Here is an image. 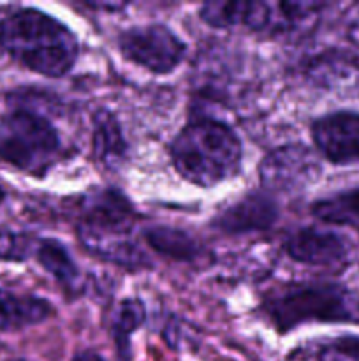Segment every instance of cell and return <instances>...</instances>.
I'll return each instance as SVG.
<instances>
[{"label": "cell", "mask_w": 359, "mask_h": 361, "mask_svg": "<svg viewBox=\"0 0 359 361\" xmlns=\"http://www.w3.org/2000/svg\"><path fill=\"white\" fill-rule=\"evenodd\" d=\"M312 140L333 164H355L359 162V113L338 111L315 120Z\"/></svg>", "instance_id": "cell-7"}, {"label": "cell", "mask_w": 359, "mask_h": 361, "mask_svg": "<svg viewBox=\"0 0 359 361\" xmlns=\"http://www.w3.org/2000/svg\"><path fill=\"white\" fill-rule=\"evenodd\" d=\"M171 161L180 176L197 187H215L238 175L243 147L234 130L215 118H196L172 140Z\"/></svg>", "instance_id": "cell-2"}, {"label": "cell", "mask_w": 359, "mask_h": 361, "mask_svg": "<svg viewBox=\"0 0 359 361\" xmlns=\"http://www.w3.org/2000/svg\"><path fill=\"white\" fill-rule=\"evenodd\" d=\"M320 361H359V337H340L320 351Z\"/></svg>", "instance_id": "cell-20"}, {"label": "cell", "mask_w": 359, "mask_h": 361, "mask_svg": "<svg viewBox=\"0 0 359 361\" xmlns=\"http://www.w3.org/2000/svg\"><path fill=\"white\" fill-rule=\"evenodd\" d=\"M312 214L326 224L359 228V187L317 201L312 207Z\"/></svg>", "instance_id": "cell-16"}, {"label": "cell", "mask_w": 359, "mask_h": 361, "mask_svg": "<svg viewBox=\"0 0 359 361\" xmlns=\"http://www.w3.org/2000/svg\"><path fill=\"white\" fill-rule=\"evenodd\" d=\"M278 219V204L264 192H252L213 219V228L227 235L264 231Z\"/></svg>", "instance_id": "cell-10"}, {"label": "cell", "mask_w": 359, "mask_h": 361, "mask_svg": "<svg viewBox=\"0 0 359 361\" xmlns=\"http://www.w3.org/2000/svg\"><path fill=\"white\" fill-rule=\"evenodd\" d=\"M73 361H106V360L102 358L97 351H83V353H77Z\"/></svg>", "instance_id": "cell-22"}, {"label": "cell", "mask_w": 359, "mask_h": 361, "mask_svg": "<svg viewBox=\"0 0 359 361\" xmlns=\"http://www.w3.org/2000/svg\"><path fill=\"white\" fill-rule=\"evenodd\" d=\"M77 238L81 245L94 256L108 261L111 264H118L122 268H150L151 261L141 247L134 242L130 231H111V229H97L92 226H77Z\"/></svg>", "instance_id": "cell-8"}, {"label": "cell", "mask_w": 359, "mask_h": 361, "mask_svg": "<svg viewBox=\"0 0 359 361\" xmlns=\"http://www.w3.org/2000/svg\"><path fill=\"white\" fill-rule=\"evenodd\" d=\"M285 250L294 261L310 267H334L345 261L348 247L340 235L327 229L303 228L289 236Z\"/></svg>", "instance_id": "cell-9"}, {"label": "cell", "mask_w": 359, "mask_h": 361, "mask_svg": "<svg viewBox=\"0 0 359 361\" xmlns=\"http://www.w3.org/2000/svg\"><path fill=\"white\" fill-rule=\"evenodd\" d=\"M60 154V136L41 113L18 108L0 118V161L42 176Z\"/></svg>", "instance_id": "cell-4"}, {"label": "cell", "mask_w": 359, "mask_h": 361, "mask_svg": "<svg viewBox=\"0 0 359 361\" xmlns=\"http://www.w3.org/2000/svg\"><path fill=\"white\" fill-rule=\"evenodd\" d=\"M134 217L136 212L125 194L111 187L92 190L81 200V224L97 229L130 231Z\"/></svg>", "instance_id": "cell-11"}, {"label": "cell", "mask_w": 359, "mask_h": 361, "mask_svg": "<svg viewBox=\"0 0 359 361\" xmlns=\"http://www.w3.org/2000/svg\"><path fill=\"white\" fill-rule=\"evenodd\" d=\"M319 175L313 154L303 145H285L263 159L259 178L267 190L296 192L305 189Z\"/></svg>", "instance_id": "cell-6"}, {"label": "cell", "mask_w": 359, "mask_h": 361, "mask_svg": "<svg viewBox=\"0 0 359 361\" xmlns=\"http://www.w3.org/2000/svg\"><path fill=\"white\" fill-rule=\"evenodd\" d=\"M94 155L108 169H118L129 155L120 122L111 111L101 109L94 116Z\"/></svg>", "instance_id": "cell-13"}, {"label": "cell", "mask_w": 359, "mask_h": 361, "mask_svg": "<svg viewBox=\"0 0 359 361\" xmlns=\"http://www.w3.org/2000/svg\"><path fill=\"white\" fill-rule=\"evenodd\" d=\"M143 235L155 252L171 259L192 263L201 256V245L197 240L183 229L171 228V226H150L144 229Z\"/></svg>", "instance_id": "cell-14"}, {"label": "cell", "mask_w": 359, "mask_h": 361, "mask_svg": "<svg viewBox=\"0 0 359 361\" xmlns=\"http://www.w3.org/2000/svg\"><path fill=\"white\" fill-rule=\"evenodd\" d=\"M118 49L127 60L155 74L172 73L183 62L187 46L168 25H139L118 35Z\"/></svg>", "instance_id": "cell-5"}, {"label": "cell", "mask_w": 359, "mask_h": 361, "mask_svg": "<svg viewBox=\"0 0 359 361\" xmlns=\"http://www.w3.org/2000/svg\"><path fill=\"white\" fill-rule=\"evenodd\" d=\"M250 2H206L199 11L204 23L217 28L246 27L248 25Z\"/></svg>", "instance_id": "cell-18"}, {"label": "cell", "mask_w": 359, "mask_h": 361, "mask_svg": "<svg viewBox=\"0 0 359 361\" xmlns=\"http://www.w3.org/2000/svg\"><path fill=\"white\" fill-rule=\"evenodd\" d=\"M267 317L280 331L310 321H359V302L333 282H301L278 289L264 302Z\"/></svg>", "instance_id": "cell-3"}, {"label": "cell", "mask_w": 359, "mask_h": 361, "mask_svg": "<svg viewBox=\"0 0 359 361\" xmlns=\"http://www.w3.org/2000/svg\"><path fill=\"white\" fill-rule=\"evenodd\" d=\"M53 307L48 300L32 295H16L0 288V330H20L49 319Z\"/></svg>", "instance_id": "cell-12"}, {"label": "cell", "mask_w": 359, "mask_h": 361, "mask_svg": "<svg viewBox=\"0 0 359 361\" xmlns=\"http://www.w3.org/2000/svg\"><path fill=\"white\" fill-rule=\"evenodd\" d=\"M32 240L23 233L11 231L0 226V259L23 261L32 252Z\"/></svg>", "instance_id": "cell-19"}, {"label": "cell", "mask_w": 359, "mask_h": 361, "mask_svg": "<svg viewBox=\"0 0 359 361\" xmlns=\"http://www.w3.org/2000/svg\"><path fill=\"white\" fill-rule=\"evenodd\" d=\"M84 6L92 7V9H106V11H118L127 7L125 2H108V4H101V2H84Z\"/></svg>", "instance_id": "cell-21"}, {"label": "cell", "mask_w": 359, "mask_h": 361, "mask_svg": "<svg viewBox=\"0 0 359 361\" xmlns=\"http://www.w3.org/2000/svg\"><path fill=\"white\" fill-rule=\"evenodd\" d=\"M35 254H37L41 267L49 275H53L56 281L65 286L76 284L77 279H80V270H77L76 263H74L63 243L51 238L42 240L37 245V252Z\"/></svg>", "instance_id": "cell-17"}, {"label": "cell", "mask_w": 359, "mask_h": 361, "mask_svg": "<svg viewBox=\"0 0 359 361\" xmlns=\"http://www.w3.org/2000/svg\"><path fill=\"white\" fill-rule=\"evenodd\" d=\"M0 44L27 69L48 78L69 73L80 55L67 25L37 9H21L0 23Z\"/></svg>", "instance_id": "cell-1"}, {"label": "cell", "mask_w": 359, "mask_h": 361, "mask_svg": "<svg viewBox=\"0 0 359 361\" xmlns=\"http://www.w3.org/2000/svg\"><path fill=\"white\" fill-rule=\"evenodd\" d=\"M146 319V309L143 302L137 298H127L120 303L111 316L109 334L115 341L120 358L129 360L130 356V337L134 331L139 330Z\"/></svg>", "instance_id": "cell-15"}]
</instances>
